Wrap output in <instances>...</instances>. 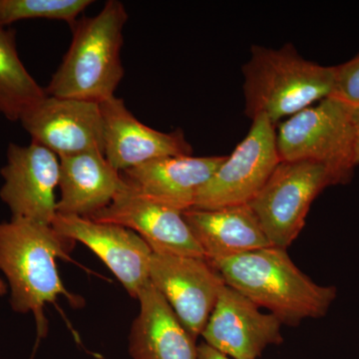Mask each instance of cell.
<instances>
[{
  "label": "cell",
  "mask_w": 359,
  "mask_h": 359,
  "mask_svg": "<svg viewBox=\"0 0 359 359\" xmlns=\"http://www.w3.org/2000/svg\"><path fill=\"white\" fill-rule=\"evenodd\" d=\"M335 68L337 79L334 95L351 105H359V54Z\"/></svg>",
  "instance_id": "21"
},
{
  "label": "cell",
  "mask_w": 359,
  "mask_h": 359,
  "mask_svg": "<svg viewBox=\"0 0 359 359\" xmlns=\"http://www.w3.org/2000/svg\"><path fill=\"white\" fill-rule=\"evenodd\" d=\"M149 280L197 340L226 285L216 269L205 257L153 252Z\"/></svg>",
  "instance_id": "9"
},
{
  "label": "cell",
  "mask_w": 359,
  "mask_h": 359,
  "mask_svg": "<svg viewBox=\"0 0 359 359\" xmlns=\"http://www.w3.org/2000/svg\"><path fill=\"white\" fill-rule=\"evenodd\" d=\"M140 311L129 337L134 359H197L196 339L150 280L137 297Z\"/></svg>",
  "instance_id": "18"
},
{
  "label": "cell",
  "mask_w": 359,
  "mask_h": 359,
  "mask_svg": "<svg viewBox=\"0 0 359 359\" xmlns=\"http://www.w3.org/2000/svg\"><path fill=\"white\" fill-rule=\"evenodd\" d=\"M128 18L123 2L108 0L97 15L71 26L69 49L45 93L99 104L114 97L124 77L121 49Z\"/></svg>",
  "instance_id": "2"
},
{
  "label": "cell",
  "mask_w": 359,
  "mask_h": 359,
  "mask_svg": "<svg viewBox=\"0 0 359 359\" xmlns=\"http://www.w3.org/2000/svg\"><path fill=\"white\" fill-rule=\"evenodd\" d=\"M244 71L245 114L276 123L334 95L337 68L302 58L292 44L280 49L254 45Z\"/></svg>",
  "instance_id": "3"
},
{
  "label": "cell",
  "mask_w": 359,
  "mask_h": 359,
  "mask_svg": "<svg viewBox=\"0 0 359 359\" xmlns=\"http://www.w3.org/2000/svg\"><path fill=\"white\" fill-rule=\"evenodd\" d=\"M67 241L51 224L18 218L0 222V271L8 280L11 306L32 313L39 334L46 328L45 304L68 295L56 262L65 257Z\"/></svg>",
  "instance_id": "4"
},
{
  "label": "cell",
  "mask_w": 359,
  "mask_h": 359,
  "mask_svg": "<svg viewBox=\"0 0 359 359\" xmlns=\"http://www.w3.org/2000/svg\"><path fill=\"white\" fill-rule=\"evenodd\" d=\"M197 359H233L219 353L212 346H208L205 342H202L197 346Z\"/></svg>",
  "instance_id": "22"
},
{
  "label": "cell",
  "mask_w": 359,
  "mask_h": 359,
  "mask_svg": "<svg viewBox=\"0 0 359 359\" xmlns=\"http://www.w3.org/2000/svg\"><path fill=\"white\" fill-rule=\"evenodd\" d=\"M283 323L238 290L224 285L202 337L208 346L233 359H257L283 341Z\"/></svg>",
  "instance_id": "11"
},
{
  "label": "cell",
  "mask_w": 359,
  "mask_h": 359,
  "mask_svg": "<svg viewBox=\"0 0 359 359\" xmlns=\"http://www.w3.org/2000/svg\"><path fill=\"white\" fill-rule=\"evenodd\" d=\"M0 174L4 180L0 198L13 218L53 223L57 216L56 189L60 178L57 155L34 142L27 146L11 143Z\"/></svg>",
  "instance_id": "8"
},
{
  "label": "cell",
  "mask_w": 359,
  "mask_h": 359,
  "mask_svg": "<svg viewBox=\"0 0 359 359\" xmlns=\"http://www.w3.org/2000/svg\"><path fill=\"white\" fill-rule=\"evenodd\" d=\"M211 264L226 285L268 309L283 325L323 318L337 299L334 287L314 283L282 248L271 245Z\"/></svg>",
  "instance_id": "1"
},
{
  "label": "cell",
  "mask_w": 359,
  "mask_h": 359,
  "mask_svg": "<svg viewBox=\"0 0 359 359\" xmlns=\"http://www.w3.org/2000/svg\"><path fill=\"white\" fill-rule=\"evenodd\" d=\"M51 226L61 237L77 241L88 247L135 299L150 280L152 250L138 233L130 229L83 217L59 214Z\"/></svg>",
  "instance_id": "12"
},
{
  "label": "cell",
  "mask_w": 359,
  "mask_h": 359,
  "mask_svg": "<svg viewBox=\"0 0 359 359\" xmlns=\"http://www.w3.org/2000/svg\"><path fill=\"white\" fill-rule=\"evenodd\" d=\"M353 123L354 128V163L359 165V105H353Z\"/></svg>",
  "instance_id": "23"
},
{
  "label": "cell",
  "mask_w": 359,
  "mask_h": 359,
  "mask_svg": "<svg viewBox=\"0 0 359 359\" xmlns=\"http://www.w3.org/2000/svg\"><path fill=\"white\" fill-rule=\"evenodd\" d=\"M183 216L210 263L273 245L250 205L190 209Z\"/></svg>",
  "instance_id": "16"
},
{
  "label": "cell",
  "mask_w": 359,
  "mask_h": 359,
  "mask_svg": "<svg viewBox=\"0 0 359 359\" xmlns=\"http://www.w3.org/2000/svg\"><path fill=\"white\" fill-rule=\"evenodd\" d=\"M46 96L45 89L23 65L16 48L15 32L0 26V114L11 121Z\"/></svg>",
  "instance_id": "19"
},
{
  "label": "cell",
  "mask_w": 359,
  "mask_h": 359,
  "mask_svg": "<svg viewBox=\"0 0 359 359\" xmlns=\"http://www.w3.org/2000/svg\"><path fill=\"white\" fill-rule=\"evenodd\" d=\"M20 122L32 142L59 158L99 151L103 153L100 104L47 95L26 111Z\"/></svg>",
  "instance_id": "10"
},
{
  "label": "cell",
  "mask_w": 359,
  "mask_h": 359,
  "mask_svg": "<svg viewBox=\"0 0 359 359\" xmlns=\"http://www.w3.org/2000/svg\"><path fill=\"white\" fill-rule=\"evenodd\" d=\"M280 162L276 125L266 116H257L244 140L198 191L192 209L249 205Z\"/></svg>",
  "instance_id": "7"
},
{
  "label": "cell",
  "mask_w": 359,
  "mask_h": 359,
  "mask_svg": "<svg viewBox=\"0 0 359 359\" xmlns=\"http://www.w3.org/2000/svg\"><path fill=\"white\" fill-rule=\"evenodd\" d=\"M87 218L130 229L156 254L205 257L183 212L149 199L127 185L110 205Z\"/></svg>",
  "instance_id": "13"
},
{
  "label": "cell",
  "mask_w": 359,
  "mask_h": 359,
  "mask_svg": "<svg viewBox=\"0 0 359 359\" xmlns=\"http://www.w3.org/2000/svg\"><path fill=\"white\" fill-rule=\"evenodd\" d=\"M92 0H0V26L26 20L65 21L70 27Z\"/></svg>",
  "instance_id": "20"
},
{
  "label": "cell",
  "mask_w": 359,
  "mask_h": 359,
  "mask_svg": "<svg viewBox=\"0 0 359 359\" xmlns=\"http://www.w3.org/2000/svg\"><path fill=\"white\" fill-rule=\"evenodd\" d=\"M103 154L117 171H127L161 158L191 156L192 146L181 130L161 132L139 121L121 98L100 103Z\"/></svg>",
  "instance_id": "14"
},
{
  "label": "cell",
  "mask_w": 359,
  "mask_h": 359,
  "mask_svg": "<svg viewBox=\"0 0 359 359\" xmlns=\"http://www.w3.org/2000/svg\"><path fill=\"white\" fill-rule=\"evenodd\" d=\"M339 184V177L320 163L280 161L249 205L271 245L287 250L304 229L314 199Z\"/></svg>",
  "instance_id": "6"
},
{
  "label": "cell",
  "mask_w": 359,
  "mask_h": 359,
  "mask_svg": "<svg viewBox=\"0 0 359 359\" xmlns=\"http://www.w3.org/2000/svg\"><path fill=\"white\" fill-rule=\"evenodd\" d=\"M125 187L121 173L102 152L60 158L57 214L87 218L110 205Z\"/></svg>",
  "instance_id": "17"
},
{
  "label": "cell",
  "mask_w": 359,
  "mask_h": 359,
  "mask_svg": "<svg viewBox=\"0 0 359 359\" xmlns=\"http://www.w3.org/2000/svg\"><path fill=\"white\" fill-rule=\"evenodd\" d=\"M280 161H313L330 168L346 184L353 178V105L332 95L285 120L276 132Z\"/></svg>",
  "instance_id": "5"
},
{
  "label": "cell",
  "mask_w": 359,
  "mask_h": 359,
  "mask_svg": "<svg viewBox=\"0 0 359 359\" xmlns=\"http://www.w3.org/2000/svg\"><path fill=\"white\" fill-rule=\"evenodd\" d=\"M226 156H171L121 172L135 192L181 212L192 209L198 191L211 179Z\"/></svg>",
  "instance_id": "15"
}]
</instances>
